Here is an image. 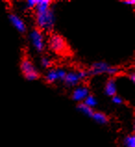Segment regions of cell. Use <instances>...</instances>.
<instances>
[{
	"instance_id": "1",
	"label": "cell",
	"mask_w": 135,
	"mask_h": 147,
	"mask_svg": "<svg viewBox=\"0 0 135 147\" xmlns=\"http://www.w3.org/2000/svg\"><path fill=\"white\" fill-rule=\"evenodd\" d=\"M53 1L49 0H38V4L35 7V24L38 29L47 31L52 34L55 25V13L52 7Z\"/></svg>"
},
{
	"instance_id": "2",
	"label": "cell",
	"mask_w": 135,
	"mask_h": 147,
	"mask_svg": "<svg viewBox=\"0 0 135 147\" xmlns=\"http://www.w3.org/2000/svg\"><path fill=\"white\" fill-rule=\"evenodd\" d=\"M47 44L48 49L57 55L65 56L69 51V46L67 40L59 34L54 32L50 34Z\"/></svg>"
},
{
	"instance_id": "3",
	"label": "cell",
	"mask_w": 135,
	"mask_h": 147,
	"mask_svg": "<svg viewBox=\"0 0 135 147\" xmlns=\"http://www.w3.org/2000/svg\"><path fill=\"white\" fill-rule=\"evenodd\" d=\"M30 39L33 48L38 53H43L46 49L45 40V34L42 30L35 27L30 34Z\"/></svg>"
},
{
	"instance_id": "4",
	"label": "cell",
	"mask_w": 135,
	"mask_h": 147,
	"mask_svg": "<svg viewBox=\"0 0 135 147\" xmlns=\"http://www.w3.org/2000/svg\"><path fill=\"white\" fill-rule=\"evenodd\" d=\"M111 65L105 61H97V63H94L90 68L87 70L88 76H96L99 75H103V74H107Z\"/></svg>"
},
{
	"instance_id": "5",
	"label": "cell",
	"mask_w": 135,
	"mask_h": 147,
	"mask_svg": "<svg viewBox=\"0 0 135 147\" xmlns=\"http://www.w3.org/2000/svg\"><path fill=\"white\" fill-rule=\"evenodd\" d=\"M7 17H9L10 24L18 30L19 33L21 34H25L27 33V26L25 24V22L19 15H17L14 12H9L7 14Z\"/></svg>"
},
{
	"instance_id": "6",
	"label": "cell",
	"mask_w": 135,
	"mask_h": 147,
	"mask_svg": "<svg viewBox=\"0 0 135 147\" xmlns=\"http://www.w3.org/2000/svg\"><path fill=\"white\" fill-rule=\"evenodd\" d=\"M90 93V88L87 86H77L73 90L70 97L74 102H82Z\"/></svg>"
},
{
	"instance_id": "7",
	"label": "cell",
	"mask_w": 135,
	"mask_h": 147,
	"mask_svg": "<svg viewBox=\"0 0 135 147\" xmlns=\"http://www.w3.org/2000/svg\"><path fill=\"white\" fill-rule=\"evenodd\" d=\"M116 76H109L106 81L105 87H104V92L106 96L112 98L117 95V85H116Z\"/></svg>"
},
{
	"instance_id": "8",
	"label": "cell",
	"mask_w": 135,
	"mask_h": 147,
	"mask_svg": "<svg viewBox=\"0 0 135 147\" xmlns=\"http://www.w3.org/2000/svg\"><path fill=\"white\" fill-rule=\"evenodd\" d=\"M63 82L66 87L71 88V87L79 86V83L80 82V80L79 79L78 74L76 72H68V73H67L66 77H65Z\"/></svg>"
},
{
	"instance_id": "9",
	"label": "cell",
	"mask_w": 135,
	"mask_h": 147,
	"mask_svg": "<svg viewBox=\"0 0 135 147\" xmlns=\"http://www.w3.org/2000/svg\"><path fill=\"white\" fill-rule=\"evenodd\" d=\"M20 68H21V71L22 73V75L24 76L26 74H28L30 72H33L34 70H36L35 67L33 63V61H31L28 57H23L21 59V63L20 65Z\"/></svg>"
},
{
	"instance_id": "10",
	"label": "cell",
	"mask_w": 135,
	"mask_h": 147,
	"mask_svg": "<svg viewBox=\"0 0 135 147\" xmlns=\"http://www.w3.org/2000/svg\"><path fill=\"white\" fill-rule=\"evenodd\" d=\"M92 120H94L96 123L101 124V125H107L110 122V118L106 114L103 113V112L94 111V115L92 117Z\"/></svg>"
},
{
	"instance_id": "11",
	"label": "cell",
	"mask_w": 135,
	"mask_h": 147,
	"mask_svg": "<svg viewBox=\"0 0 135 147\" xmlns=\"http://www.w3.org/2000/svg\"><path fill=\"white\" fill-rule=\"evenodd\" d=\"M76 108H77V110H78V111L82 112V114H84L85 115H87V117H89L91 118H92V115H94V108H91L89 106L85 105L83 102H78V103H77V105H76Z\"/></svg>"
},
{
	"instance_id": "12",
	"label": "cell",
	"mask_w": 135,
	"mask_h": 147,
	"mask_svg": "<svg viewBox=\"0 0 135 147\" xmlns=\"http://www.w3.org/2000/svg\"><path fill=\"white\" fill-rule=\"evenodd\" d=\"M57 80V76L56 69H51L50 71H48V73L46 74V76H45V82L48 85L55 83Z\"/></svg>"
},
{
	"instance_id": "13",
	"label": "cell",
	"mask_w": 135,
	"mask_h": 147,
	"mask_svg": "<svg viewBox=\"0 0 135 147\" xmlns=\"http://www.w3.org/2000/svg\"><path fill=\"white\" fill-rule=\"evenodd\" d=\"M82 102L85 104V105L89 106L91 108H94L97 105V100H96V97L94 93H90Z\"/></svg>"
},
{
	"instance_id": "14",
	"label": "cell",
	"mask_w": 135,
	"mask_h": 147,
	"mask_svg": "<svg viewBox=\"0 0 135 147\" xmlns=\"http://www.w3.org/2000/svg\"><path fill=\"white\" fill-rule=\"evenodd\" d=\"M23 76H24V78L28 81H36L38 79H40L42 76L37 70H34L33 72H30L28 74H26V75H24Z\"/></svg>"
},
{
	"instance_id": "15",
	"label": "cell",
	"mask_w": 135,
	"mask_h": 147,
	"mask_svg": "<svg viewBox=\"0 0 135 147\" xmlns=\"http://www.w3.org/2000/svg\"><path fill=\"white\" fill-rule=\"evenodd\" d=\"M125 147H135V134H134V130L132 134L128 135L125 139H124V142H123Z\"/></svg>"
},
{
	"instance_id": "16",
	"label": "cell",
	"mask_w": 135,
	"mask_h": 147,
	"mask_svg": "<svg viewBox=\"0 0 135 147\" xmlns=\"http://www.w3.org/2000/svg\"><path fill=\"white\" fill-rule=\"evenodd\" d=\"M41 63H42V65H43V67L45 68V69H50L52 67V65H53L52 61L49 60L48 58L45 57V56L41 58Z\"/></svg>"
},
{
	"instance_id": "17",
	"label": "cell",
	"mask_w": 135,
	"mask_h": 147,
	"mask_svg": "<svg viewBox=\"0 0 135 147\" xmlns=\"http://www.w3.org/2000/svg\"><path fill=\"white\" fill-rule=\"evenodd\" d=\"M66 75H67V72L62 70V69H57V80L59 81H64L65 77H66Z\"/></svg>"
},
{
	"instance_id": "18",
	"label": "cell",
	"mask_w": 135,
	"mask_h": 147,
	"mask_svg": "<svg viewBox=\"0 0 135 147\" xmlns=\"http://www.w3.org/2000/svg\"><path fill=\"white\" fill-rule=\"evenodd\" d=\"M37 4H38V0H28L26 5H27V7H28V9L33 10V9H35Z\"/></svg>"
},
{
	"instance_id": "19",
	"label": "cell",
	"mask_w": 135,
	"mask_h": 147,
	"mask_svg": "<svg viewBox=\"0 0 135 147\" xmlns=\"http://www.w3.org/2000/svg\"><path fill=\"white\" fill-rule=\"evenodd\" d=\"M111 100H112V102L116 104H123L124 103V100H123L121 97H119V96L116 95L114 96V97L111 98Z\"/></svg>"
},
{
	"instance_id": "20",
	"label": "cell",
	"mask_w": 135,
	"mask_h": 147,
	"mask_svg": "<svg viewBox=\"0 0 135 147\" xmlns=\"http://www.w3.org/2000/svg\"><path fill=\"white\" fill-rule=\"evenodd\" d=\"M125 5H129V6H134L135 5V1L134 0H124V1H120Z\"/></svg>"
},
{
	"instance_id": "21",
	"label": "cell",
	"mask_w": 135,
	"mask_h": 147,
	"mask_svg": "<svg viewBox=\"0 0 135 147\" xmlns=\"http://www.w3.org/2000/svg\"><path fill=\"white\" fill-rule=\"evenodd\" d=\"M128 76H129V79L132 80V82L134 84L135 83V74H134V72L132 73V74H129Z\"/></svg>"
}]
</instances>
